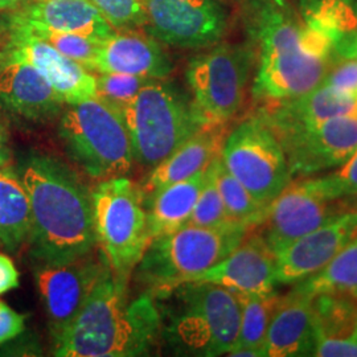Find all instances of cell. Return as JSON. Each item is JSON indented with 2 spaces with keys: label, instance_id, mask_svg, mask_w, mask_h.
<instances>
[{
  "label": "cell",
  "instance_id": "obj_21",
  "mask_svg": "<svg viewBox=\"0 0 357 357\" xmlns=\"http://www.w3.org/2000/svg\"><path fill=\"white\" fill-rule=\"evenodd\" d=\"M275 135L306 128L342 115H357V94L343 93L320 84L306 94L258 110Z\"/></svg>",
  "mask_w": 357,
  "mask_h": 357
},
{
  "label": "cell",
  "instance_id": "obj_28",
  "mask_svg": "<svg viewBox=\"0 0 357 357\" xmlns=\"http://www.w3.org/2000/svg\"><path fill=\"white\" fill-rule=\"evenodd\" d=\"M213 165L217 188L229 220L257 228L262 222L268 206L257 202L255 196L230 174L220 155L215 158Z\"/></svg>",
  "mask_w": 357,
  "mask_h": 357
},
{
  "label": "cell",
  "instance_id": "obj_30",
  "mask_svg": "<svg viewBox=\"0 0 357 357\" xmlns=\"http://www.w3.org/2000/svg\"><path fill=\"white\" fill-rule=\"evenodd\" d=\"M213 160L206 166L204 187L202 190L197 203L192 212L191 218L188 221V224L192 225L215 228V227L225 225L231 221L227 215L222 199L217 188Z\"/></svg>",
  "mask_w": 357,
  "mask_h": 357
},
{
  "label": "cell",
  "instance_id": "obj_35",
  "mask_svg": "<svg viewBox=\"0 0 357 357\" xmlns=\"http://www.w3.org/2000/svg\"><path fill=\"white\" fill-rule=\"evenodd\" d=\"M28 315L15 311L7 302L0 299V345L7 344L26 331Z\"/></svg>",
  "mask_w": 357,
  "mask_h": 357
},
{
  "label": "cell",
  "instance_id": "obj_16",
  "mask_svg": "<svg viewBox=\"0 0 357 357\" xmlns=\"http://www.w3.org/2000/svg\"><path fill=\"white\" fill-rule=\"evenodd\" d=\"M357 237V209L333 218L275 253L277 284H295L317 274Z\"/></svg>",
  "mask_w": 357,
  "mask_h": 357
},
{
  "label": "cell",
  "instance_id": "obj_3",
  "mask_svg": "<svg viewBox=\"0 0 357 357\" xmlns=\"http://www.w3.org/2000/svg\"><path fill=\"white\" fill-rule=\"evenodd\" d=\"M130 278L107 265L76 319L53 343L59 357L149 355L162 336V318L150 291L130 298Z\"/></svg>",
  "mask_w": 357,
  "mask_h": 357
},
{
  "label": "cell",
  "instance_id": "obj_2",
  "mask_svg": "<svg viewBox=\"0 0 357 357\" xmlns=\"http://www.w3.org/2000/svg\"><path fill=\"white\" fill-rule=\"evenodd\" d=\"M245 13L259 53L252 90L257 101L280 102L319 86L333 64L328 38L273 0H249Z\"/></svg>",
  "mask_w": 357,
  "mask_h": 357
},
{
  "label": "cell",
  "instance_id": "obj_41",
  "mask_svg": "<svg viewBox=\"0 0 357 357\" xmlns=\"http://www.w3.org/2000/svg\"><path fill=\"white\" fill-rule=\"evenodd\" d=\"M275 4H278L280 7H287V3L286 0H273Z\"/></svg>",
  "mask_w": 357,
  "mask_h": 357
},
{
  "label": "cell",
  "instance_id": "obj_5",
  "mask_svg": "<svg viewBox=\"0 0 357 357\" xmlns=\"http://www.w3.org/2000/svg\"><path fill=\"white\" fill-rule=\"evenodd\" d=\"M252 229L236 221L215 228L187 224L149 243L135 268L137 280L151 294L168 291L216 266Z\"/></svg>",
  "mask_w": 357,
  "mask_h": 357
},
{
  "label": "cell",
  "instance_id": "obj_15",
  "mask_svg": "<svg viewBox=\"0 0 357 357\" xmlns=\"http://www.w3.org/2000/svg\"><path fill=\"white\" fill-rule=\"evenodd\" d=\"M1 32H6L1 56L26 61L36 68L60 94L65 105L97 97V77L89 69L68 59L24 26L3 19Z\"/></svg>",
  "mask_w": 357,
  "mask_h": 357
},
{
  "label": "cell",
  "instance_id": "obj_8",
  "mask_svg": "<svg viewBox=\"0 0 357 357\" xmlns=\"http://www.w3.org/2000/svg\"><path fill=\"white\" fill-rule=\"evenodd\" d=\"M97 243L110 268L130 278L150 243L144 195L126 176L101 180L91 191Z\"/></svg>",
  "mask_w": 357,
  "mask_h": 357
},
{
  "label": "cell",
  "instance_id": "obj_42",
  "mask_svg": "<svg viewBox=\"0 0 357 357\" xmlns=\"http://www.w3.org/2000/svg\"><path fill=\"white\" fill-rule=\"evenodd\" d=\"M0 60H1V54H0Z\"/></svg>",
  "mask_w": 357,
  "mask_h": 357
},
{
  "label": "cell",
  "instance_id": "obj_12",
  "mask_svg": "<svg viewBox=\"0 0 357 357\" xmlns=\"http://www.w3.org/2000/svg\"><path fill=\"white\" fill-rule=\"evenodd\" d=\"M147 33L181 50H204L224 38L229 13L220 0H143Z\"/></svg>",
  "mask_w": 357,
  "mask_h": 357
},
{
  "label": "cell",
  "instance_id": "obj_40",
  "mask_svg": "<svg viewBox=\"0 0 357 357\" xmlns=\"http://www.w3.org/2000/svg\"><path fill=\"white\" fill-rule=\"evenodd\" d=\"M24 1L26 0H0V11H11Z\"/></svg>",
  "mask_w": 357,
  "mask_h": 357
},
{
  "label": "cell",
  "instance_id": "obj_6",
  "mask_svg": "<svg viewBox=\"0 0 357 357\" xmlns=\"http://www.w3.org/2000/svg\"><path fill=\"white\" fill-rule=\"evenodd\" d=\"M59 137L66 158L89 178L126 176L135 163L122 113L98 97L68 105Z\"/></svg>",
  "mask_w": 357,
  "mask_h": 357
},
{
  "label": "cell",
  "instance_id": "obj_24",
  "mask_svg": "<svg viewBox=\"0 0 357 357\" xmlns=\"http://www.w3.org/2000/svg\"><path fill=\"white\" fill-rule=\"evenodd\" d=\"M206 167L193 176L159 188L144 197L150 243L188 224L204 187Z\"/></svg>",
  "mask_w": 357,
  "mask_h": 357
},
{
  "label": "cell",
  "instance_id": "obj_14",
  "mask_svg": "<svg viewBox=\"0 0 357 357\" xmlns=\"http://www.w3.org/2000/svg\"><path fill=\"white\" fill-rule=\"evenodd\" d=\"M291 178H302L340 167L357 150V115H342L275 135Z\"/></svg>",
  "mask_w": 357,
  "mask_h": 357
},
{
  "label": "cell",
  "instance_id": "obj_39",
  "mask_svg": "<svg viewBox=\"0 0 357 357\" xmlns=\"http://www.w3.org/2000/svg\"><path fill=\"white\" fill-rule=\"evenodd\" d=\"M13 166V150L10 131L4 116L0 112V168Z\"/></svg>",
  "mask_w": 357,
  "mask_h": 357
},
{
  "label": "cell",
  "instance_id": "obj_4",
  "mask_svg": "<svg viewBox=\"0 0 357 357\" xmlns=\"http://www.w3.org/2000/svg\"><path fill=\"white\" fill-rule=\"evenodd\" d=\"M153 295L162 318V337L174 354L220 356L237 344L241 324L237 294L212 282L188 281Z\"/></svg>",
  "mask_w": 357,
  "mask_h": 357
},
{
  "label": "cell",
  "instance_id": "obj_37",
  "mask_svg": "<svg viewBox=\"0 0 357 357\" xmlns=\"http://www.w3.org/2000/svg\"><path fill=\"white\" fill-rule=\"evenodd\" d=\"M314 356L357 357V332L343 339L318 340Z\"/></svg>",
  "mask_w": 357,
  "mask_h": 357
},
{
  "label": "cell",
  "instance_id": "obj_31",
  "mask_svg": "<svg viewBox=\"0 0 357 357\" xmlns=\"http://www.w3.org/2000/svg\"><path fill=\"white\" fill-rule=\"evenodd\" d=\"M13 24H16V23H13ZM17 26H22V24H17ZM22 26L26 28L35 36L43 38L44 41L51 44L54 50H57L61 54L66 56L68 59L85 66L86 69H89L91 72L94 57L97 54L100 43L102 40H96V38H86V36H81V35H75V33L40 31V29H33V28H29V26Z\"/></svg>",
  "mask_w": 357,
  "mask_h": 357
},
{
  "label": "cell",
  "instance_id": "obj_9",
  "mask_svg": "<svg viewBox=\"0 0 357 357\" xmlns=\"http://www.w3.org/2000/svg\"><path fill=\"white\" fill-rule=\"evenodd\" d=\"M255 63L250 44H216L192 57L185 79L193 107L205 126L228 125L238 114Z\"/></svg>",
  "mask_w": 357,
  "mask_h": 357
},
{
  "label": "cell",
  "instance_id": "obj_20",
  "mask_svg": "<svg viewBox=\"0 0 357 357\" xmlns=\"http://www.w3.org/2000/svg\"><path fill=\"white\" fill-rule=\"evenodd\" d=\"M172 68L169 56L156 38L126 31L125 33H113L103 38L94 57L91 72L166 78Z\"/></svg>",
  "mask_w": 357,
  "mask_h": 357
},
{
  "label": "cell",
  "instance_id": "obj_10",
  "mask_svg": "<svg viewBox=\"0 0 357 357\" xmlns=\"http://www.w3.org/2000/svg\"><path fill=\"white\" fill-rule=\"evenodd\" d=\"M220 156L230 174L265 206L293 181L281 143L259 112L228 132Z\"/></svg>",
  "mask_w": 357,
  "mask_h": 357
},
{
  "label": "cell",
  "instance_id": "obj_17",
  "mask_svg": "<svg viewBox=\"0 0 357 357\" xmlns=\"http://www.w3.org/2000/svg\"><path fill=\"white\" fill-rule=\"evenodd\" d=\"M64 105L60 94L36 68L1 56L0 109L3 112L26 122L44 123L61 114Z\"/></svg>",
  "mask_w": 357,
  "mask_h": 357
},
{
  "label": "cell",
  "instance_id": "obj_26",
  "mask_svg": "<svg viewBox=\"0 0 357 357\" xmlns=\"http://www.w3.org/2000/svg\"><path fill=\"white\" fill-rule=\"evenodd\" d=\"M311 306L318 340L343 339L357 332V296L343 293L315 294L311 296Z\"/></svg>",
  "mask_w": 357,
  "mask_h": 357
},
{
  "label": "cell",
  "instance_id": "obj_13",
  "mask_svg": "<svg viewBox=\"0 0 357 357\" xmlns=\"http://www.w3.org/2000/svg\"><path fill=\"white\" fill-rule=\"evenodd\" d=\"M109 265L106 257L93 255L65 265H35V282L56 343L88 301Z\"/></svg>",
  "mask_w": 357,
  "mask_h": 357
},
{
  "label": "cell",
  "instance_id": "obj_23",
  "mask_svg": "<svg viewBox=\"0 0 357 357\" xmlns=\"http://www.w3.org/2000/svg\"><path fill=\"white\" fill-rule=\"evenodd\" d=\"M227 135V125H208L200 128L163 162L151 168L141 187L144 197L162 187L191 178L204 169L221 153Z\"/></svg>",
  "mask_w": 357,
  "mask_h": 357
},
{
  "label": "cell",
  "instance_id": "obj_18",
  "mask_svg": "<svg viewBox=\"0 0 357 357\" xmlns=\"http://www.w3.org/2000/svg\"><path fill=\"white\" fill-rule=\"evenodd\" d=\"M192 281L212 282L241 295L275 291V253L255 229L227 258Z\"/></svg>",
  "mask_w": 357,
  "mask_h": 357
},
{
  "label": "cell",
  "instance_id": "obj_1",
  "mask_svg": "<svg viewBox=\"0 0 357 357\" xmlns=\"http://www.w3.org/2000/svg\"><path fill=\"white\" fill-rule=\"evenodd\" d=\"M16 171L31 204L29 258L35 265H65L98 246L91 191L76 169L50 153H28Z\"/></svg>",
  "mask_w": 357,
  "mask_h": 357
},
{
  "label": "cell",
  "instance_id": "obj_19",
  "mask_svg": "<svg viewBox=\"0 0 357 357\" xmlns=\"http://www.w3.org/2000/svg\"><path fill=\"white\" fill-rule=\"evenodd\" d=\"M4 17L33 29L75 33L96 40L115 33L114 28L88 0H26Z\"/></svg>",
  "mask_w": 357,
  "mask_h": 357
},
{
  "label": "cell",
  "instance_id": "obj_29",
  "mask_svg": "<svg viewBox=\"0 0 357 357\" xmlns=\"http://www.w3.org/2000/svg\"><path fill=\"white\" fill-rule=\"evenodd\" d=\"M241 324L238 340L234 347H248L255 348L262 352L266 339L268 326L271 318L278 306L281 296L275 291L268 294H249L241 295Z\"/></svg>",
  "mask_w": 357,
  "mask_h": 357
},
{
  "label": "cell",
  "instance_id": "obj_32",
  "mask_svg": "<svg viewBox=\"0 0 357 357\" xmlns=\"http://www.w3.org/2000/svg\"><path fill=\"white\" fill-rule=\"evenodd\" d=\"M97 97L122 112L131 102L139 90L153 78L125 75V73H98Z\"/></svg>",
  "mask_w": 357,
  "mask_h": 357
},
{
  "label": "cell",
  "instance_id": "obj_11",
  "mask_svg": "<svg viewBox=\"0 0 357 357\" xmlns=\"http://www.w3.org/2000/svg\"><path fill=\"white\" fill-rule=\"evenodd\" d=\"M357 209V197H339L328 175L296 178L268 205L255 228L274 253L333 218Z\"/></svg>",
  "mask_w": 357,
  "mask_h": 357
},
{
  "label": "cell",
  "instance_id": "obj_27",
  "mask_svg": "<svg viewBox=\"0 0 357 357\" xmlns=\"http://www.w3.org/2000/svg\"><path fill=\"white\" fill-rule=\"evenodd\" d=\"M294 290L310 296L319 293H343L357 296V237L317 274L295 283Z\"/></svg>",
  "mask_w": 357,
  "mask_h": 357
},
{
  "label": "cell",
  "instance_id": "obj_34",
  "mask_svg": "<svg viewBox=\"0 0 357 357\" xmlns=\"http://www.w3.org/2000/svg\"><path fill=\"white\" fill-rule=\"evenodd\" d=\"M321 84L343 93L357 94V57L332 64Z\"/></svg>",
  "mask_w": 357,
  "mask_h": 357
},
{
  "label": "cell",
  "instance_id": "obj_7",
  "mask_svg": "<svg viewBox=\"0 0 357 357\" xmlns=\"http://www.w3.org/2000/svg\"><path fill=\"white\" fill-rule=\"evenodd\" d=\"M121 113L134 160L146 168L158 166L205 126L190 94L165 78L150 79Z\"/></svg>",
  "mask_w": 357,
  "mask_h": 357
},
{
  "label": "cell",
  "instance_id": "obj_38",
  "mask_svg": "<svg viewBox=\"0 0 357 357\" xmlns=\"http://www.w3.org/2000/svg\"><path fill=\"white\" fill-rule=\"evenodd\" d=\"M20 286V273L11 257L0 252V295L16 290Z\"/></svg>",
  "mask_w": 357,
  "mask_h": 357
},
{
  "label": "cell",
  "instance_id": "obj_36",
  "mask_svg": "<svg viewBox=\"0 0 357 357\" xmlns=\"http://www.w3.org/2000/svg\"><path fill=\"white\" fill-rule=\"evenodd\" d=\"M339 197H357V150L344 165L333 174H328Z\"/></svg>",
  "mask_w": 357,
  "mask_h": 357
},
{
  "label": "cell",
  "instance_id": "obj_25",
  "mask_svg": "<svg viewBox=\"0 0 357 357\" xmlns=\"http://www.w3.org/2000/svg\"><path fill=\"white\" fill-rule=\"evenodd\" d=\"M31 204L16 168H0V249L17 253L31 234Z\"/></svg>",
  "mask_w": 357,
  "mask_h": 357
},
{
  "label": "cell",
  "instance_id": "obj_22",
  "mask_svg": "<svg viewBox=\"0 0 357 357\" xmlns=\"http://www.w3.org/2000/svg\"><path fill=\"white\" fill-rule=\"evenodd\" d=\"M318 342L311 296L291 290L281 296L268 326L264 356H314Z\"/></svg>",
  "mask_w": 357,
  "mask_h": 357
},
{
  "label": "cell",
  "instance_id": "obj_33",
  "mask_svg": "<svg viewBox=\"0 0 357 357\" xmlns=\"http://www.w3.org/2000/svg\"><path fill=\"white\" fill-rule=\"evenodd\" d=\"M115 31H131L146 24L143 0H88Z\"/></svg>",
  "mask_w": 357,
  "mask_h": 357
}]
</instances>
